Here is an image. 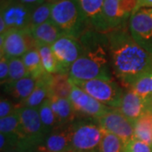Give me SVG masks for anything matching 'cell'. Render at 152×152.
Listing matches in <instances>:
<instances>
[{
  "instance_id": "obj_3",
  "label": "cell",
  "mask_w": 152,
  "mask_h": 152,
  "mask_svg": "<svg viewBox=\"0 0 152 152\" xmlns=\"http://www.w3.org/2000/svg\"><path fill=\"white\" fill-rule=\"evenodd\" d=\"M51 20L65 36L77 40L91 30L78 0H61L53 4Z\"/></svg>"
},
{
  "instance_id": "obj_25",
  "label": "cell",
  "mask_w": 152,
  "mask_h": 152,
  "mask_svg": "<svg viewBox=\"0 0 152 152\" xmlns=\"http://www.w3.org/2000/svg\"><path fill=\"white\" fill-rule=\"evenodd\" d=\"M21 58L27 69L28 75L33 76L35 79L37 80L38 78H40L46 73L37 48L32 49L27 52L22 56Z\"/></svg>"
},
{
  "instance_id": "obj_29",
  "label": "cell",
  "mask_w": 152,
  "mask_h": 152,
  "mask_svg": "<svg viewBox=\"0 0 152 152\" xmlns=\"http://www.w3.org/2000/svg\"><path fill=\"white\" fill-rule=\"evenodd\" d=\"M9 67H10L9 79L4 86L12 85L15 82L18 81L22 78L28 75L27 69L21 58H15L9 59Z\"/></svg>"
},
{
  "instance_id": "obj_20",
  "label": "cell",
  "mask_w": 152,
  "mask_h": 152,
  "mask_svg": "<svg viewBox=\"0 0 152 152\" xmlns=\"http://www.w3.org/2000/svg\"><path fill=\"white\" fill-rule=\"evenodd\" d=\"M31 34L37 44L52 46L59 38L65 36L52 20L31 29Z\"/></svg>"
},
{
  "instance_id": "obj_31",
  "label": "cell",
  "mask_w": 152,
  "mask_h": 152,
  "mask_svg": "<svg viewBox=\"0 0 152 152\" xmlns=\"http://www.w3.org/2000/svg\"><path fill=\"white\" fill-rule=\"evenodd\" d=\"M124 152H152V145L134 138L126 143Z\"/></svg>"
},
{
  "instance_id": "obj_39",
  "label": "cell",
  "mask_w": 152,
  "mask_h": 152,
  "mask_svg": "<svg viewBox=\"0 0 152 152\" xmlns=\"http://www.w3.org/2000/svg\"><path fill=\"white\" fill-rule=\"evenodd\" d=\"M67 152H72V151H67Z\"/></svg>"
},
{
  "instance_id": "obj_18",
  "label": "cell",
  "mask_w": 152,
  "mask_h": 152,
  "mask_svg": "<svg viewBox=\"0 0 152 152\" xmlns=\"http://www.w3.org/2000/svg\"><path fill=\"white\" fill-rule=\"evenodd\" d=\"M36 83L37 79L28 75L12 85L4 86V91L10 97L11 100L18 105L19 107V105H20L31 96L35 88Z\"/></svg>"
},
{
  "instance_id": "obj_33",
  "label": "cell",
  "mask_w": 152,
  "mask_h": 152,
  "mask_svg": "<svg viewBox=\"0 0 152 152\" xmlns=\"http://www.w3.org/2000/svg\"><path fill=\"white\" fill-rule=\"evenodd\" d=\"M5 152H42L39 147L25 140H20L15 145Z\"/></svg>"
},
{
  "instance_id": "obj_35",
  "label": "cell",
  "mask_w": 152,
  "mask_h": 152,
  "mask_svg": "<svg viewBox=\"0 0 152 152\" xmlns=\"http://www.w3.org/2000/svg\"><path fill=\"white\" fill-rule=\"evenodd\" d=\"M142 9H152V0H136V8L134 14Z\"/></svg>"
},
{
  "instance_id": "obj_37",
  "label": "cell",
  "mask_w": 152,
  "mask_h": 152,
  "mask_svg": "<svg viewBox=\"0 0 152 152\" xmlns=\"http://www.w3.org/2000/svg\"><path fill=\"white\" fill-rule=\"evenodd\" d=\"M148 110L151 112L152 113V99L151 100V102H150V103H149V106H148Z\"/></svg>"
},
{
  "instance_id": "obj_6",
  "label": "cell",
  "mask_w": 152,
  "mask_h": 152,
  "mask_svg": "<svg viewBox=\"0 0 152 152\" xmlns=\"http://www.w3.org/2000/svg\"><path fill=\"white\" fill-rule=\"evenodd\" d=\"M37 48V43L33 37L31 30H9L4 34H0V53L8 60L21 58Z\"/></svg>"
},
{
  "instance_id": "obj_2",
  "label": "cell",
  "mask_w": 152,
  "mask_h": 152,
  "mask_svg": "<svg viewBox=\"0 0 152 152\" xmlns=\"http://www.w3.org/2000/svg\"><path fill=\"white\" fill-rule=\"evenodd\" d=\"M83 53L70 66L71 81L91 80H115L111 66L108 42L106 33L89 30L80 38Z\"/></svg>"
},
{
  "instance_id": "obj_24",
  "label": "cell",
  "mask_w": 152,
  "mask_h": 152,
  "mask_svg": "<svg viewBox=\"0 0 152 152\" xmlns=\"http://www.w3.org/2000/svg\"><path fill=\"white\" fill-rule=\"evenodd\" d=\"M134 138L152 145V113L148 111L134 124Z\"/></svg>"
},
{
  "instance_id": "obj_23",
  "label": "cell",
  "mask_w": 152,
  "mask_h": 152,
  "mask_svg": "<svg viewBox=\"0 0 152 152\" xmlns=\"http://www.w3.org/2000/svg\"><path fill=\"white\" fill-rule=\"evenodd\" d=\"M0 133L18 140H24L18 109L8 117L0 118Z\"/></svg>"
},
{
  "instance_id": "obj_28",
  "label": "cell",
  "mask_w": 152,
  "mask_h": 152,
  "mask_svg": "<svg viewBox=\"0 0 152 152\" xmlns=\"http://www.w3.org/2000/svg\"><path fill=\"white\" fill-rule=\"evenodd\" d=\"M126 142L118 136L103 130L98 152H124Z\"/></svg>"
},
{
  "instance_id": "obj_36",
  "label": "cell",
  "mask_w": 152,
  "mask_h": 152,
  "mask_svg": "<svg viewBox=\"0 0 152 152\" xmlns=\"http://www.w3.org/2000/svg\"><path fill=\"white\" fill-rule=\"evenodd\" d=\"M23 4H25L28 7L31 8L32 10L36 9L38 6L42 5L46 2V0H20Z\"/></svg>"
},
{
  "instance_id": "obj_11",
  "label": "cell",
  "mask_w": 152,
  "mask_h": 152,
  "mask_svg": "<svg viewBox=\"0 0 152 152\" xmlns=\"http://www.w3.org/2000/svg\"><path fill=\"white\" fill-rule=\"evenodd\" d=\"M136 8V0H105L104 15L110 31L127 27Z\"/></svg>"
},
{
  "instance_id": "obj_17",
  "label": "cell",
  "mask_w": 152,
  "mask_h": 152,
  "mask_svg": "<svg viewBox=\"0 0 152 152\" xmlns=\"http://www.w3.org/2000/svg\"><path fill=\"white\" fill-rule=\"evenodd\" d=\"M48 99L58 127L69 126L78 118L69 99L54 96H49Z\"/></svg>"
},
{
  "instance_id": "obj_38",
  "label": "cell",
  "mask_w": 152,
  "mask_h": 152,
  "mask_svg": "<svg viewBox=\"0 0 152 152\" xmlns=\"http://www.w3.org/2000/svg\"><path fill=\"white\" fill-rule=\"evenodd\" d=\"M61 0H46V2L48 3H51V4H54V3H57V2H59Z\"/></svg>"
},
{
  "instance_id": "obj_32",
  "label": "cell",
  "mask_w": 152,
  "mask_h": 152,
  "mask_svg": "<svg viewBox=\"0 0 152 152\" xmlns=\"http://www.w3.org/2000/svg\"><path fill=\"white\" fill-rule=\"evenodd\" d=\"M18 108V105L15 102H13L10 98L2 96L0 101V118L13 114Z\"/></svg>"
},
{
  "instance_id": "obj_4",
  "label": "cell",
  "mask_w": 152,
  "mask_h": 152,
  "mask_svg": "<svg viewBox=\"0 0 152 152\" xmlns=\"http://www.w3.org/2000/svg\"><path fill=\"white\" fill-rule=\"evenodd\" d=\"M73 152H96L103 135L97 120L77 118L70 124Z\"/></svg>"
},
{
  "instance_id": "obj_27",
  "label": "cell",
  "mask_w": 152,
  "mask_h": 152,
  "mask_svg": "<svg viewBox=\"0 0 152 152\" xmlns=\"http://www.w3.org/2000/svg\"><path fill=\"white\" fill-rule=\"evenodd\" d=\"M129 89L146 102L149 106L152 99V70L140 77Z\"/></svg>"
},
{
  "instance_id": "obj_12",
  "label": "cell",
  "mask_w": 152,
  "mask_h": 152,
  "mask_svg": "<svg viewBox=\"0 0 152 152\" xmlns=\"http://www.w3.org/2000/svg\"><path fill=\"white\" fill-rule=\"evenodd\" d=\"M98 124L108 133L118 136L126 143L134 138V125L118 109H113L97 119Z\"/></svg>"
},
{
  "instance_id": "obj_34",
  "label": "cell",
  "mask_w": 152,
  "mask_h": 152,
  "mask_svg": "<svg viewBox=\"0 0 152 152\" xmlns=\"http://www.w3.org/2000/svg\"><path fill=\"white\" fill-rule=\"evenodd\" d=\"M10 67L9 60L4 56H0V82L2 86H4L9 79Z\"/></svg>"
},
{
  "instance_id": "obj_15",
  "label": "cell",
  "mask_w": 152,
  "mask_h": 152,
  "mask_svg": "<svg viewBox=\"0 0 152 152\" xmlns=\"http://www.w3.org/2000/svg\"><path fill=\"white\" fill-rule=\"evenodd\" d=\"M118 110L134 125L142 115L148 112V104L131 89H125Z\"/></svg>"
},
{
  "instance_id": "obj_19",
  "label": "cell",
  "mask_w": 152,
  "mask_h": 152,
  "mask_svg": "<svg viewBox=\"0 0 152 152\" xmlns=\"http://www.w3.org/2000/svg\"><path fill=\"white\" fill-rule=\"evenodd\" d=\"M52 76L53 75L45 73L43 75L38 78L32 93L25 102L19 105V107H27L32 108H38L41 106V104L46 99L48 98Z\"/></svg>"
},
{
  "instance_id": "obj_5",
  "label": "cell",
  "mask_w": 152,
  "mask_h": 152,
  "mask_svg": "<svg viewBox=\"0 0 152 152\" xmlns=\"http://www.w3.org/2000/svg\"><path fill=\"white\" fill-rule=\"evenodd\" d=\"M72 82L105 106L113 109L119 108L124 90L116 80L97 79Z\"/></svg>"
},
{
  "instance_id": "obj_10",
  "label": "cell",
  "mask_w": 152,
  "mask_h": 152,
  "mask_svg": "<svg viewBox=\"0 0 152 152\" xmlns=\"http://www.w3.org/2000/svg\"><path fill=\"white\" fill-rule=\"evenodd\" d=\"M23 139L40 147L42 145L47 137L45 133L38 108L20 107L18 108Z\"/></svg>"
},
{
  "instance_id": "obj_16",
  "label": "cell",
  "mask_w": 152,
  "mask_h": 152,
  "mask_svg": "<svg viewBox=\"0 0 152 152\" xmlns=\"http://www.w3.org/2000/svg\"><path fill=\"white\" fill-rule=\"evenodd\" d=\"M40 151L42 152L72 151L70 125L58 127L51 132L40 147Z\"/></svg>"
},
{
  "instance_id": "obj_9",
  "label": "cell",
  "mask_w": 152,
  "mask_h": 152,
  "mask_svg": "<svg viewBox=\"0 0 152 152\" xmlns=\"http://www.w3.org/2000/svg\"><path fill=\"white\" fill-rule=\"evenodd\" d=\"M128 27L134 40L152 55V9H142L132 15Z\"/></svg>"
},
{
  "instance_id": "obj_1",
  "label": "cell",
  "mask_w": 152,
  "mask_h": 152,
  "mask_svg": "<svg viewBox=\"0 0 152 152\" xmlns=\"http://www.w3.org/2000/svg\"><path fill=\"white\" fill-rule=\"evenodd\" d=\"M114 77L126 89L143 75L152 70V55L132 37L129 27L106 33Z\"/></svg>"
},
{
  "instance_id": "obj_7",
  "label": "cell",
  "mask_w": 152,
  "mask_h": 152,
  "mask_svg": "<svg viewBox=\"0 0 152 152\" xmlns=\"http://www.w3.org/2000/svg\"><path fill=\"white\" fill-rule=\"evenodd\" d=\"M33 10L20 0H1L0 17L4 19L9 30H31Z\"/></svg>"
},
{
  "instance_id": "obj_21",
  "label": "cell",
  "mask_w": 152,
  "mask_h": 152,
  "mask_svg": "<svg viewBox=\"0 0 152 152\" xmlns=\"http://www.w3.org/2000/svg\"><path fill=\"white\" fill-rule=\"evenodd\" d=\"M37 48L39 51L42 66L46 73L50 75L69 74L68 71L62 67L58 60L57 59L51 46L45 44H37Z\"/></svg>"
},
{
  "instance_id": "obj_14",
  "label": "cell",
  "mask_w": 152,
  "mask_h": 152,
  "mask_svg": "<svg viewBox=\"0 0 152 152\" xmlns=\"http://www.w3.org/2000/svg\"><path fill=\"white\" fill-rule=\"evenodd\" d=\"M104 1L105 0H78L90 28L100 33L110 31L104 15Z\"/></svg>"
},
{
  "instance_id": "obj_8",
  "label": "cell",
  "mask_w": 152,
  "mask_h": 152,
  "mask_svg": "<svg viewBox=\"0 0 152 152\" xmlns=\"http://www.w3.org/2000/svg\"><path fill=\"white\" fill-rule=\"evenodd\" d=\"M71 83L72 91L69 100L78 118H86L97 120L113 109L101 103L85 91H83L81 88L77 86L72 81Z\"/></svg>"
},
{
  "instance_id": "obj_22",
  "label": "cell",
  "mask_w": 152,
  "mask_h": 152,
  "mask_svg": "<svg viewBox=\"0 0 152 152\" xmlns=\"http://www.w3.org/2000/svg\"><path fill=\"white\" fill-rule=\"evenodd\" d=\"M71 91H72V83L69 74L53 75L49 96L69 99Z\"/></svg>"
},
{
  "instance_id": "obj_30",
  "label": "cell",
  "mask_w": 152,
  "mask_h": 152,
  "mask_svg": "<svg viewBox=\"0 0 152 152\" xmlns=\"http://www.w3.org/2000/svg\"><path fill=\"white\" fill-rule=\"evenodd\" d=\"M53 4L45 2L42 5L34 9L31 14V29L51 20Z\"/></svg>"
},
{
  "instance_id": "obj_26",
  "label": "cell",
  "mask_w": 152,
  "mask_h": 152,
  "mask_svg": "<svg viewBox=\"0 0 152 152\" xmlns=\"http://www.w3.org/2000/svg\"><path fill=\"white\" fill-rule=\"evenodd\" d=\"M38 112H39L40 118L43 126L44 131L48 136L51 132H53L57 128H58V121L52 109L48 98L46 99L41 104V106L38 107Z\"/></svg>"
},
{
  "instance_id": "obj_13",
  "label": "cell",
  "mask_w": 152,
  "mask_h": 152,
  "mask_svg": "<svg viewBox=\"0 0 152 152\" xmlns=\"http://www.w3.org/2000/svg\"><path fill=\"white\" fill-rule=\"evenodd\" d=\"M57 59L62 67L68 71L70 66L78 59L83 53L80 41L69 36H64L51 46Z\"/></svg>"
}]
</instances>
